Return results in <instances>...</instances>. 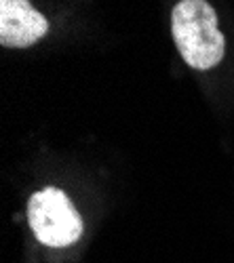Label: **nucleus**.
<instances>
[{
    "label": "nucleus",
    "instance_id": "nucleus-1",
    "mask_svg": "<svg viewBox=\"0 0 234 263\" xmlns=\"http://www.w3.org/2000/svg\"><path fill=\"white\" fill-rule=\"evenodd\" d=\"M171 32L184 61L194 70H209L222 61L226 42L218 15L207 0H182L171 15Z\"/></svg>",
    "mask_w": 234,
    "mask_h": 263
},
{
    "label": "nucleus",
    "instance_id": "nucleus-2",
    "mask_svg": "<svg viewBox=\"0 0 234 263\" xmlns=\"http://www.w3.org/2000/svg\"><path fill=\"white\" fill-rule=\"evenodd\" d=\"M28 221L34 236L47 247L74 245L82 234V221L74 204L61 190L36 192L28 202Z\"/></svg>",
    "mask_w": 234,
    "mask_h": 263
},
{
    "label": "nucleus",
    "instance_id": "nucleus-3",
    "mask_svg": "<svg viewBox=\"0 0 234 263\" xmlns=\"http://www.w3.org/2000/svg\"><path fill=\"white\" fill-rule=\"evenodd\" d=\"M47 30V19L30 0H0V42L5 47H30Z\"/></svg>",
    "mask_w": 234,
    "mask_h": 263
}]
</instances>
